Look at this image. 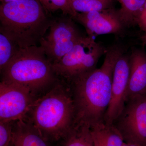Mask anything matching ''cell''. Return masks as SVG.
Wrapping results in <instances>:
<instances>
[{"label": "cell", "instance_id": "obj_22", "mask_svg": "<svg viewBox=\"0 0 146 146\" xmlns=\"http://www.w3.org/2000/svg\"><path fill=\"white\" fill-rule=\"evenodd\" d=\"M21 1V0H1V3H5L11 2L16 1Z\"/></svg>", "mask_w": 146, "mask_h": 146}, {"label": "cell", "instance_id": "obj_19", "mask_svg": "<svg viewBox=\"0 0 146 146\" xmlns=\"http://www.w3.org/2000/svg\"><path fill=\"white\" fill-rule=\"evenodd\" d=\"M12 122H0V146H10L12 138Z\"/></svg>", "mask_w": 146, "mask_h": 146}, {"label": "cell", "instance_id": "obj_16", "mask_svg": "<svg viewBox=\"0 0 146 146\" xmlns=\"http://www.w3.org/2000/svg\"><path fill=\"white\" fill-rule=\"evenodd\" d=\"M115 0H70L71 7L76 13H86L114 8Z\"/></svg>", "mask_w": 146, "mask_h": 146}, {"label": "cell", "instance_id": "obj_18", "mask_svg": "<svg viewBox=\"0 0 146 146\" xmlns=\"http://www.w3.org/2000/svg\"><path fill=\"white\" fill-rule=\"evenodd\" d=\"M46 13H51L61 10L63 14L70 16L72 18L77 13L71 7L70 0H39Z\"/></svg>", "mask_w": 146, "mask_h": 146}, {"label": "cell", "instance_id": "obj_8", "mask_svg": "<svg viewBox=\"0 0 146 146\" xmlns=\"http://www.w3.org/2000/svg\"><path fill=\"white\" fill-rule=\"evenodd\" d=\"M35 96L23 86L1 81L0 122H12L25 118L36 100Z\"/></svg>", "mask_w": 146, "mask_h": 146}, {"label": "cell", "instance_id": "obj_1", "mask_svg": "<svg viewBox=\"0 0 146 146\" xmlns=\"http://www.w3.org/2000/svg\"><path fill=\"white\" fill-rule=\"evenodd\" d=\"M124 53L117 45L107 49L102 66L80 75L69 82L76 122L90 126L104 122L111 99L113 72L119 56Z\"/></svg>", "mask_w": 146, "mask_h": 146}, {"label": "cell", "instance_id": "obj_4", "mask_svg": "<svg viewBox=\"0 0 146 146\" xmlns=\"http://www.w3.org/2000/svg\"><path fill=\"white\" fill-rule=\"evenodd\" d=\"M1 73V81L21 85L35 94L60 80L40 46L21 48Z\"/></svg>", "mask_w": 146, "mask_h": 146}, {"label": "cell", "instance_id": "obj_3", "mask_svg": "<svg viewBox=\"0 0 146 146\" xmlns=\"http://www.w3.org/2000/svg\"><path fill=\"white\" fill-rule=\"evenodd\" d=\"M53 19L39 0H21L0 5V33L20 48L39 45Z\"/></svg>", "mask_w": 146, "mask_h": 146}, {"label": "cell", "instance_id": "obj_6", "mask_svg": "<svg viewBox=\"0 0 146 146\" xmlns=\"http://www.w3.org/2000/svg\"><path fill=\"white\" fill-rule=\"evenodd\" d=\"M70 16L62 14L54 18L48 34L40 41L47 58L52 64L57 63L83 37Z\"/></svg>", "mask_w": 146, "mask_h": 146}, {"label": "cell", "instance_id": "obj_9", "mask_svg": "<svg viewBox=\"0 0 146 146\" xmlns=\"http://www.w3.org/2000/svg\"><path fill=\"white\" fill-rule=\"evenodd\" d=\"M129 74V56L123 53L118 58L114 68L111 99L104 117L106 123L113 124L124 108Z\"/></svg>", "mask_w": 146, "mask_h": 146}, {"label": "cell", "instance_id": "obj_11", "mask_svg": "<svg viewBox=\"0 0 146 146\" xmlns=\"http://www.w3.org/2000/svg\"><path fill=\"white\" fill-rule=\"evenodd\" d=\"M130 74L126 95L128 100L146 95V53L141 50H135L129 56Z\"/></svg>", "mask_w": 146, "mask_h": 146}, {"label": "cell", "instance_id": "obj_20", "mask_svg": "<svg viewBox=\"0 0 146 146\" xmlns=\"http://www.w3.org/2000/svg\"><path fill=\"white\" fill-rule=\"evenodd\" d=\"M136 24L146 34V2L136 17Z\"/></svg>", "mask_w": 146, "mask_h": 146}, {"label": "cell", "instance_id": "obj_21", "mask_svg": "<svg viewBox=\"0 0 146 146\" xmlns=\"http://www.w3.org/2000/svg\"><path fill=\"white\" fill-rule=\"evenodd\" d=\"M122 146H144L141 145H136V144H131L126 143H124Z\"/></svg>", "mask_w": 146, "mask_h": 146}, {"label": "cell", "instance_id": "obj_10", "mask_svg": "<svg viewBox=\"0 0 146 146\" xmlns=\"http://www.w3.org/2000/svg\"><path fill=\"white\" fill-rule=\"evenodd\" d=\"M73 19L83 25L88 36L92 38L97 35L119 33L125 27L114 8L77 13Z\"/></svg>", "mask_w": 146, "mask_h": 146}, {"label": "cell", "instance_id": "obj_17", "mask_svg": "<svg viewBox=\"0 0 146 146\" xmlns=\"http://www.w3.org/2000/svg\"><path fill=\"white\" fill-rule=\"evenodd\" d=\"M21 48L2 33H0V70L5 68Z\"/></svg>", "mask_w": 146, "mask_h": 146}, {"label": "cell", "instance_id": "obj_23", "mask_svg": "<svg viewBox=\"0 0 146 146\" xmlns=\"http://www.w3.org/2000/svg\"><path fill=\"white\" fill-rule=\"evenodd\" d=\"M143 40L145 44L146 45V34H145V35L143 36Z\"/></svg>", "mask_w": 146, "mask_h": 146}, {"label": "cell", "instance_id": "obj_15", "mask_svg": "<svg viewBox=\"0 0 146 146\" xmlns=\"http://www.w3.org/2000/svg\"><path fill=\"white\" fill-rule=\"evenodd\" d=\"M121 8L116 10L120 21L124 26L129 27L136 24V17L146 0H118Z\"/></svg>", "mask_w": 146, "mask_h": 146}, {"label": "cell", "instance_id": "obj_5", "mask_svg": "<svg viewBox=\"0 0 146 146\" xmlns=\"http://www.w3.org/2000/svg\"><path fill=\"white\" fill-rule=\"evenodd\" d=\"M107 50L92 37L84 36L59 61L52 64L53 68L59 78L69 82L96 68L98 60Z\"/></svg>", "mask_w": 146, "mask_h": 146}, {"label": "cell", "instance_id": "obj_14", "mask_svg": "<svg viewBox=\"0 0 146 146\" xmlns=\"http://www.w3.org/2000/svg\"><path fill=\"white\" fill-rule=\"evenodd\" d=\"M63 139V146H94L90 126L81 122H76Z\"/></svg>", "mask_w": 146, "mask_h": 146}, {"label": "cell", "instance_id": "obj_13", "mask_svg": "<svg viewBox=\"0 0 146 146\" xmlns=\"http://www.w3.org/2000/svg\"><path fill=\"white\" fill-rule=\"evenodd\" d=\"M94 146H122L124 142L113 124L104 122L91 127Z\"/></svg>", "mask_w": 146, "mask_h": 146}, {"label": "cell", "instance_id": "obj_7", "mask_svg": "<svg viewBox=\"0 0 146 146\" xmlns=\"http://www.w3.org/2000/svg\"><path fill=\"white\" fill-rule=\"evenodd\" d=\"M113 124L124 143L146 146V95L128 100Z\"/></svg>", "mask_w": 146, "mask_h": 146}, {"label": "cell", "instance_id": "obj_12", "mask_svg": "<svg viewBox=\"0 0 146 146\" xmlns=\"http://www.w3.org/2000/svg\"><path fill=\"white\" fill-rule=\"evenodd\" d=\"M25 118L17 121L13 127L12 146H48L38 130Z\"/></svg>", "mask_w": 146, "mask_h": 146}, {"label": "cell", "instance_id": "obj_2", "mask_svg": "<svg viewBox=\"0 0 146 146\" xmlns=\"http://www.w3.org/2000/svg\"><path fill=\"white\" fill-rule=\"evenodd\" d=\"M67 84L60 79L36 100L29 112V121L46 141L64 138L76 122L70 86Z\"/></svg>", "mask_w": 146, "mask_h": 146}]
</instances>
